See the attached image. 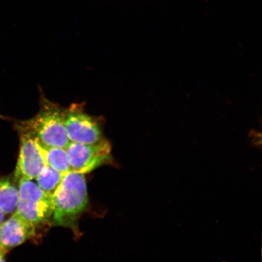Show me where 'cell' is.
Segmentation results:
<instances>
[{
  "instance_id": "6da1fadb",
  "label": "cell",
  "mask_w": 262,
  "mask_h": 262,
  "mask_svg": "<svg viewBox=\"0 0 262 262\" xmlns=\"http://www.w3.org/2000/svg\"><path fill=\"white\" fill-rule=\"evenodd\" d=\"M39 104L35 116L19 121L15 126L28 131L42 145L66 148L70 143L64 125L66 108L49 100L42 93Z\"/></svg>"
},
{
  "instance_id": "7a4b0ae2",
  "label": "cell",
  "mask_w": 262,
  "mask_h": 262,
  "mask_svg": "<svg viewBox=\"0 0 262 262\" xmlns=\"http://www.w3.org/2000/svg\"><path fill=\"white\" fill-rule=\"evenodd\" d=\"M52 196L54 224L62 227H73L88 204L84 174L74 171L65 173Z\"/></svg>"
},
{
  "instance_id": "3957f363",
  "label": "cell",
  "mask_w": 262,
  "mask_h": 262,
  "mask_svg": "<svg viewBox=\"0 0 262 262\" xmlns=\"http://www.w3.org/2000/svg\"><path fill=\"white\" fill-rule=\"evenodd\" d=\"M18 186L19 201L15 213L36 228L47 222L53 214L52 194L32 180H19Z\"/></svg>"
},
{
  "instance_id": "277c9868",
  "label": "cell",
  "mask_w": 262,
  "mask_h": 262,
  "mask_svg": "<svg viewBox=\"0 0 262 262\" xmlns=\"http://www.w3.org/2000/svg\"><path fill=\"white\" fill-rule=\"evenodd\" d=\"M102 118L86 113L83 103H73L65 110L64 125L71 142L94 144L104 139Z\"/></svg>"
},
{
  "instance_id": "5b68a950",
  "label": "cell",
  "mask_w": 262,
  "mask_h": 262,
  "mask_svg": "<svg viewBox=\"0 0 262 262\" xmlns=\"http://www.w3.org/2000/svg\"><path fill=\"white\" fill-rule=\"evenodd\" d=\"M72 171L89 173L113 162L111 146L104 138L94 144L71 142L66 147Z\"/></svg>"
},
{
  "instance_id": "8992f818",
  "label": "cell",
  "mask_w": 262,
  "mask_h": 262,
  "mask_svg": "<svg viewBox=\"0 0 262 262\" xmlns=\"http://www.w3.org/2000/svg\"><path fill=\"white\" fill-rule=\"evenodd\" d=\"M15 128L19 134V151L14 176L17 181L34 180L47 164L34 137L20 127L15 126Z\"/></svg>"
},
{
  "instance_id": "52a82bcc",
  "label": "cell",
  "mask_w": 262,
  "mask_h": 262,
  "mask_svg": "<svg viewBox=\"0 0 262 262\" xmlns=\"http://www.w3.org/2000/svg\"><path fill=\"white\" fill-rule=\"evenodd\" d=\"M36 227L14 213L0 226V250L8 253L34 237Z\"/></svg>"
},
{
  "instance_id": "ba28073f",
  "label": "cell",
  "mask_w": 262,
  "mask_h": 262,
  "mask_svg": "<svg viewBox=\"0 0 262 262\" xmlns=\"http://www.w3.org/2000/svg\"><path fill=\"white\" fill-rule=\"evenodd\" d=\"M19 195L18 181L14 176L0 178V209L5 215H12L15 212Z\"/></svg>"
},
{
  "instance_id": "9c48e42d",
  "label": "cell",
  "mask_w": 262,
  "mask_h": 262,
  "mask_svg": "<svg viewBox=\"0 0 262 262\" xmlns=\"http://www.w3.org/2000/svg\"><path fill=\"white\" fill-rule=\"evenodd\" d=\"M37 143L47 165L63 174L72 171L70 158L64 147L45 146Z\"/></svg>"
},
{
  "instance_id": "30bf717a",
  "label": "cell",
  "mask_w": 262,
  "mask_h": 262,
  "mask_svg": "<svg viewBox=\"0 0 262 262\" xmlns=\"http://www.w3.org/2000/svg\"><path fill=\"white\" fill-rule=\"evenodd\" d=\"M64 175L47 165L35 179L39 187L45 191L53 194Z\"/></svg>"
},
{
  "instance_id": "8fae6325",
  "label": "cell",
  "mask_w": 262,
  "mask_h": 262,
  "mask_svg": "<svg viewBox=\"0 0 262 262\" xmlns=\"http://www.w3.org/2000/svg\"><path fill=\"white\" fill-rule=\"evenodd\" d=\"M7 254L4 251L0 250V261H3L5 260V255Z\"/></svg>"
},
{
  "instance_id": "7c38bea8",
  "label": "cell",
  "mask_w": 262,
  "mask_h": 262,
  "mask_svg": "<svg viewBox=\"0 0 262 262\" xmlns=\"http://www.w3.org/2000/svg\"><path fill=\"white\" fill-rule=\"evenodd\" d=\"M5 214L3 212L1 209H0V226L3 224V222L5 221Z\"/></svg>"
},
{
  "instance_id": "4fadbf2b",
  "label": "cell",
  "mask_w": 262,
  "mask_h": 262,
  "mask_svg": "<svg viewBox=\"0 0 262 262\" xmlns=\"http://www.w3.org/2000/svg\"><path fill=\"white\" fill-rule=\"evenodd\" d=\"M0 119H5L4 116H3L1 114H0Z\"/></svg>"
}]
</instances>
